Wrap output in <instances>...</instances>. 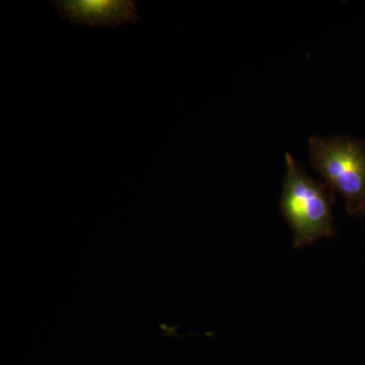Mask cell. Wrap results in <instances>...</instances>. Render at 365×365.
<instances>
[{
  "label": "cell",
  "mask_w": 365,
  "mask_h": 365,
  "mask_svg": "<svg viewBox=\"0 0 365 365\" xmlns=\"http://www.w3.org/2000/svg\"><path fill=\"white\" fill-rule=\"evenodd\" d=\"M60 16L76 25L91 28L115 26L140 20L136 2L131 0H55L50 1Z\"/></svg>",
  "instance_id": "obj_3"
},
{
  "label": "cell",
  "mask_w": 365,
  "mask_h": 365,
  "mask_svg": "<svg viewBox=\"0 0 365 365\" xmlns=\"http://www.w3.org/2000/svg\"><path fill=\"white\" fill-rule=\"evenodd\" d=\"M285 165L279 207L292 228L294 248L332 237L335 193L325 182L309 177L289 153L285 155Z\"/></svg>",
  "instance_id": "obj_1"
},
{
  "label": "cell",
  "mask_w": 365,
  "mask_h": 365,
  "mask_svg": "<svg viewBox=\"0 0 365 365\" xmlns=\"http://www.w3.org/2000/svg\"><path fill=\"white\" fill-rule=\"evenodd\" d=\"M312 167L345 201L350 215L365 213V145L347 137H317L309 140Z\"/></svg>",
  "instance_id": "obj_2"
}]
</instances>
